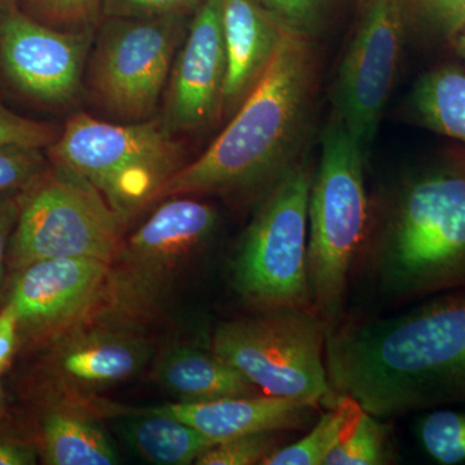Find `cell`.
I'll return each instance as SVG.
<instances>
[{
  "label": "cell",
  "mask_w": 465,
  "mask_h": 465,
  "mask_svg": "<svg viewBox=\"0 0 465 465\" xmlns=\"http://www.w3.org/2000/svg\"><path fill=\"white\" fill-rule=\"evenodd\" d=\"M36 451L32 445L18 440H0V465H33Z\"/></svg>",
  "instance_id": "836d02e7"
},
{
  "label": "cell",
  "mask_w": 465,
  "mask_h": 465,
  "mask_svg": "<svg viewBox=\"0 0 465 465\" xmlns=\"http://www.w3.org/2000/svg\"><path fill=\"white\" fill-rule=\"evenodd\" d=\"M457 45L459 52H460L461 56L465 58V26L458 33Z\"/></svg>",
  "instance_id": "e575fe53"
},
{
  "label": "cell",
  "mask_w": 465,
  "mask_h": 465,
  "mask_svg": "<svg viewBox=\"0 0 465 465\" xmlns=\"http://www.w3.org/2000/svg\"><path fill=\"white\" fill-rule=\"evenodd\" d=\"M313 174L307 162L291 167L269 189L242 241L232 281L256 311L312 309L307 246Z\"/></svg>",
  "instance_id": "52a82bcc"
},
{
  "label": "cell",
  "mask_w": 465,
  "mask_h": 465,
  "mask_svg": "<svg viewBox=\"0 0 465 465\" xmlns=\"http://www.w3.org/2000/svg\"><path fill=\"white\" fill-rule=\"evenodd\" d=\"M143 362V347L122 338L85 341L67 349L61 358L64 372L87 382L124 381L134 374Z\"/></svg>",
  "instance_id": "44dd1931"
},
{
  "label": "cell",
  "mask_w": 465,
  "mask_h": 465,
  "mask_svg": "<svg viewBox=\"0 0 465 465\" xmlns=\"http://www.w3.org/2000/svg\"><path fill=\"white\" fill-rule=\"evenodd\" d=\"M361 2H365V0H361Z\"/></svg>",
  "instance_id": "8d00e7d4"
},
{
  "label": "cell",
  "mask_w": 465,
  "mask_h": 465,
  "mask_svg": "<svg viewBox=\"0 0 465 465\" xmlns=\"http://www.w3.org/2000/svg\"><path fill=\"white\" fill-rule=\"evenodd\" d=\"M21 194H9L0 198V284L5 277L8 259V244L20 213Z\"/></svg>",
  "instance_id": "1f68e13d"
},
{
  "label": "cell",
  "mask_w": 465,
  "mask_h": 465,
  "mask_svg": "<svg viewBox=\"0 0 465 465\" xmlns=\"http://www.w3.org/2000/svg\"><path fill=\"white\" fill-rule=\"evenodd\" d=\"M125 442L148 463L186 465L195 463L216 440L171 416L143 411L121 424Z\"/></svg>",
  "instance_id": "ac0fdd59"
},
{
  "label": "cell",
  "mask_w": 465,
  "mask_h": 465,
  "mask_svg": "<svg viewBox=\"0 0 465 465\" xmlns=\"http://www.w3.org/2000/svg\"><path fill=\"white\" fill-rule=\"evenodd\" d=\"M318 406L302 401L255 394L207 402H177L145 411L171 416L216 442L262 432L299 430L309 423Z\"/></svg>",
  "instance_id": "9a60e30c"
},
{
  "label": "cell",
  "mask_w": 465,
  "mask_h": 465,
  "mask_svg": "<svg viewBox=\"0 0 465 465\" xmlns=\"http://www.w3.org/2000/svg\"><path fill=\"white\" fill-rule=\"evenodd\" d=\"M284 29L299 35L311 36L317 32L332 0H256Z\"/></svg>",
  "instance_id": "4316f807"
},
{
  "label": "cell",
  "mask_w": 465,
  "mask_h": 465,
  "mask_svg": "<svg viewBox=\"0 0 465 465\" xmlns=\"http://www.w3.org/2000/svg\"><path fill=\"white\" fill-rule=\"evenodd\" d=\"M420 439L425 451L440 464L465 461V412L440 410L424 419Z\"/></svg>",
  "instance_id": "cb8c5ba5"
},
{
  "label": "cell",
  "mask_w": 465,
  "mask_h": 465,
  "mask_svg": "<svg viewBox=\"0 0 465 465\" xmlns=\"http://www.w3.org/2000/svg\"><path fill=\"white\" fill-rule=\"evenodd\" d=\"M363 164L365 152L333 115L322 136L308 211L309 293L327 333L341 323L351 269L369 225Z\"/></svg>",
  "instance_id": "277c9868"
},
{
  "label": "cell",
  "mask_w": 465,
  "mask_h": 465,
  "mask_svg": "<svg viewBox=\"0 0 465 465\" xmlns=\"http://www.w3.org/2000/svg\"><path fill=\"white\" fill-rule=\"evenodd\" d=\"M216 224L217 213L210 204L174 198L162 204L130 238L125 260L140 280H155L200 250Z\"/></svg>",
  "instance_id": "5bb4252c"
},
{
  "label": "cell",
  "mask_w": 465,
  "mask_h": 465,
  "mask_svg": "<svg viewBox=\"0 0 465 465\" xmlns=\"http://www.w3.org/2000/svg\"><path fill=\"white\" fill-rule=\"evenodd\" d=\"M18 329L16 314L5 305L0 312V371L8 365L16 351Z\"/></svg>",
  "instance_id": "d6a6232c"
},
{
  "label": "cell",
  "mask_w": 465,
  "mask_h": 465,
  "mask_svg": "<svg viewBox=\"0 0 465 465\" xmlns=\"http://www.w3.org/2000/svg\"><path fill=\"white\" fill-rule=\"evenodd\" d=\"M90 43V34L56 32L11 14L0 24V63L21 91L45 103L65 104L78 94Z\"/></svg>",
  "instance_id": "8fae6325"
},
{
  "label": "cell",
  "mask_w": 465,
  "mask_h": 465,
  "mask_svg": "<svg viewBox=\"0 0 465 465\" xmlns=\"http://www.w3.org/2000/svg\"><path fill=\"white\" fill-rule=\"evenodd\" d=\"M280 432L247 434L237 439L222 440L206 450L195 460L198 465H251L264 463L278 449Z\"/></svg>",
  "instance_id": "d4e9b609"
},
{
  "label": "cell",
  "mask_w": 465,
  "mask_h": 465,
  "mask_svg": "<svg viewBox=\"0 0 465 465\" xmlns=\"http://www.w3.org/2000/svg\"><path fill=\"white\" fill-rule=\"evenodd\" d=\"M204 0H103V14L110 18L183 16Z\"/></svg>",
  "instance_id": "f1b7e54d"
},
{
  "label": "cell",
  "mask_w": 465,
  "mask_h": 465,
  "mask_svg": "<svg viewBox=\"0 0 465 465\" xmlns=\"http://www.w3.org/2000/svg\"><path fill=\"white\" fill-rule=\"evenodd\" d=\"M2 372V371H0ZM0 401H2V391H0Z\"/></svg>",
  "instance_id": "d590c367"
},
{
  "label": "cell",
  "mask_w": 465,
  "mask_h": 465,
  "mask_svg": "<svg viewBox=\"0 0 465 465\" xmlns=\"http://www.w3.org/2000/svg\"><path fill=\"white\" fill-rule=\"evenodd\" d=\"M41 149L29 146H0V198L25 191L45 171Z\"/></svg>",
  "instance_id": "484cf974"
},
{
  "label": "cell",
  "mask_w": 465,
  "mask_h": 465,
  "mask_svg": "<svg viewBox=\"0 0 465 465\" xmlns=\"http://www.w3.org/2000/svg\"><path fill=\"white\" fill-rule=\"evenodd\" d=\"M443 32L458 35L465 26V0H420Z\"/></svg>",
  "instance_id": "4dcf8cb0"
},
{
  "label": "cell",
  "mask_w": 465,
  "mask_h": 465,
  "mask_svg": "<svg viewBox=\"0 0 465 465\" xmlns=\"http://www.w3.org/2000/svg\"><path fill=\"white\" fill-rule=\"evenodd\" d=\"M182 36V16L110 18L91 67L94 94L113 114L143 122L153 114Z\"/></svg>",
  "instance_id": "9c48e42d"
},
{
  "label": "cell",
  "mask_w": 465,
  "mask_h": 465,
  "mask_svg": "<svg viewBox=\"0 0 465 465\" xmlns=\"http://www.w3.org/2000/svg\"><path fill=\"white\" fill-rule=\"evenodd\" d=\"M109 265L91 258L33 262L17 272L7 305L21 327L50 329L90 302L105 280Z\"/></svg>",
  "instance_id": "4fadbf2b"
},
{
  "label": "cell",
  "mask_w": 465,
  "mask_h": 465,
  "mask_svg": "<svg viewBox=\"0 0 465 465\" xmlns=\"http://www.w3.org/2000/svg\"><path fill=\"white\" fill-rule=\"evenodd\" d=\"M362 411L360 403L351 397L339 396L307 436L278 449L262 465H324L330 452L351 432Z\"/></svg>",
  "instance_id": "7402d4cb"
},
{
  "label": "cell",
  "mask_w": 465,
  "mask_h": 465,
  "mask_svg": "<svg viewBox=\"0 0 465 465\" xmlns=\"http://www.w3.org/2000/svg\"><path fill=\"white\" fill-rule=\"evenodd\" d=\"M56 166L91 183L121 217L133 215L182 168V149L157 121L114 124L79 113L50 146Z\"/></svg>",
  "instance_id": "5b68a950"
},
{
  "label": "cell",
  "mask_w": 465,
  "mask_h": 465,
  "mask_svg": "<svg viewBox=\"0 0 465 465\" xmlns=\"http://www.w3.org/2000/svg\"><path fill=\"white\" fill-rule=\"evenodd\" d=\"M316 56L311 39L287 30L271 65L210 148L180 168L159 198L273 186L291 167L311 124Z\"/></svg>",
  "instance_id": "7a4b0ae2"
},
{
  "label": "cell",
  "mask_w": 465,
  "mask_h": 465,
  "mask_svg": "<svg viewBox=\"0 0 465 465\" xmlns=\"http://www.w3.org/2000/svg\"><path fill=\"white\" fill-rule=\"evenodd\" d=\"M223 0H204L174 63L164 127L171 134L195 131L223 109L226 54Z\"/></svg>",
  "instance_id": "7c38bea8"
},
{
  "label": "cell",
  "mask_w": 465,
  "mask_h": 465,
  "mask_svg": "<svg viewBox=\"0 0 465 465\" xmlns=\"http://www.w3.org/2000/svg\"><path fill=\"white\" fill-rule=\"evenodd\" d=\"M412 106L427 127L465 143V72L443 66L416 84Z\"/></svg>",
  "instance_id": "ffe728a7"
},
{
  "label": "cell",
  "mask_w": 465,
  "mask_h": 465,
  "mask_svg": "<svg viewBox=\"0 0 465 465\" xmlns=\"http://www.w3.org/2000/svg\"><path fill=\"white\" fill-rule=\"evenodd\" d=\"M387 428L363 410L357 423L330 452L324 465H381L390 463Z\"/></svg>",
  "instance_id": "603a6c76"
},
{
  "label": "cell",
  "mask_w": 465,
  "mask_h": 465,
  "mask_svg": "<svg viewBox=\"0 0 465 465\" xmlns=\"http://www.w3.org/2000/svg\"><path fill=\"white\" fill-rule=\"evenodd\" d=\"M122 222L91 183L56 166L21 194L8 244L9 264L17 272L33 262L61 258L112 264L121 246Z\"/></svg>",
  "instance_id": "ba28073f"
},
{
  "label": "cell",
  "mask_w": 465,
  "mask_h": 465,
  "mask_svg": "<svg viewBox=\"0 0 465 465\" xmlns=\"http://www.w3.org/2000/svg\"><path fill=\"white\" fill-rule=\"evenodd\" d=\"M327 327L313 309L262 311L217 327L213 351L266 396L335 405L324 362Z\"/></svg>",
  "instance_id": "8992f818"
},
{
  "label": "cell",
  "mask_w": 465,
  "mask_h": 465,
  "mask_svg": "<svg viewBox=\"0 0 465 465\" xmlns=\"http://www.w3.org/2000/svg\"><path fill=\"white\" fill-rule=\"evenodd\" d=\"M226 76L223 109L235 112L258 84L287 30L256 0H223Z\"/></svg>",
  "instance_id": "2e32d148"
},
{
  "label": "cell",
  "mask_w": 465,
  "mask_h": 465,
  "mask_svg": "<svg viewBox=\"0 0 465 465\" xmlns=\"http://www.w3.org/2000/svg\"><path fill=\"white\" fill-rule=\"evenodd\" d=\"M158 381L180 402H207L262 391L217 354L180 347L168 351L157 369ZM264 394V393H262Z\"/></svg>",
  "instance_id": "e0dca14e"
},
{
  "label": "cell",
  "mask_w": 465,
  "mask_h": 465,
  "mask_svg": "<svg viewBox=\"0 0 465 465\" xmlns=\"http://www.w3.org/2000/svg\"><path fill=\"white\" fill-rule=\"evenodd\" d=\"M327 376L336 396L375 418L465 401V293L396 317L338 324L327 333Z\"/></svg>",
  "instance_id": "6da1fadb"
},
{
  "label": "cell",
  "mask_w": 465,
  "mask_h": 465,
  "mask_svg": "<svg viewBox=\"0 0 465 465\" xmlns=\"http://www.w3.org/2000/svg\"><path fill=\"white\" fill-rule=\"evenodd\" d=\"M43 454L51 465L118 463V454L103 430L69 410H54L43 419Z\"/></svg>",
  "instance_id": "d6986e66"
},
{
  "label": "cell",
  "mask_w": 465,
  "mask_h": 465,
  "mask_svg": "<svg viewBox=\"0 0 465 465\" xmlns=\"http://www.w3.org/2000/svg\"><path fill=\"white\" fill-rule=\"evenodd\" d=\"M351 274L391 302L465 289V168L407 180L367 225Z\"/></svg>",
  "instance_id": "3957f363"
},
{
  "label": "cell",
  "mask_w": 465,
  "mask_h": 465,
  "mask_svg": "<svg viewBox=\"0 0 465 465\" xmlns=\"http://www.w3.org/2000/svg\"><path fill=\"white\" fill-rule=\"evenodd\" d=\"M403 38L402 0H369L333 91L335 115L363 152L374 143L393 90Z\"/></svg>",
  "instance_id": "30bf717a"
},
{
  "label": "cell",
  "mask_w": 465,
  "mask_h": 465,
  "mask_svg": "<svg viewBox=\"0 0 465 465\" xmlns=\"http://www.w3.org/2000/svg\"><path fill=\"white\" fill-rule=\"evenodd\" d=\"M56 140V130L51 124L24 118L9 110L0 100V146L50 148Z\"/></svg>",
  "instance_id": "83f0119b"
},
{
  "label": "cell",
  "mask_w": 465,
  "mask_h": 465,
  "mask_svg": "<svg viewBox=\"0 0 465 465\" xmlns=\"http://www.w3.org/2000/svg\"><path fill=\"white\" fill-rule=\"evenodd\" d=\"M43 14L61 24H84L94 20L103 0H36Z\"/></svg>",
  "instance_id": "f546056e"
}]
</instances>
